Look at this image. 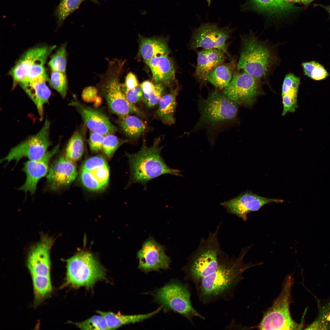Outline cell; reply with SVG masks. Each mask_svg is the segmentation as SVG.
I'll use <instances>...</instances> for the list:
<instances>
[{
    "label": "cell",
    "mask_w": 330,
    "mask_h": 330,
    "mask_svg": "<svg viewBox=\"0 0 330 330\" xmlns=\"http://www.w3.org/2000/svg\"><path fill=\"white\" fill-rule=\"evenodd\" d=\"M59 148L58 145L47 151L41 158L29 160L24 163L23 169L26 177L24 183L18 188L19 190L24 191L25 193L30 192L31 194L35 193L38 181L47 174L50 160L58 152Z\"/></svg>",
    "instance_id": "9a60e30c"
},
{
    "label": "cell",
    "mask_w": 330,
    "mask_h": 330,
    "mask_svg": "<svg viewBox=\"0 0 330 330\" xmlns=\"http://www.w3.org/2000/svg\"><path fill=\"white\" fill-rule=\"evenodd\" d=\"M80 176L82 184L88 189L96 191L103 189L89 171L82 169Z\"/></svg>",
    "instance_id": "ab89813d"
},
{
    "label": "cell",
    "mask_w": 330,
    "mask_h": 330,
    "mask_svg": "<svg viewBox=\"0 0 330 330\" xmlns=\"http://www.w3.org/2000/svg\"><path fill=\"white\" fill-rule=\"evenodd\" d=\"M235 64L233 61L229 63H222L205 75L202 79L207 81L216 88L223 90L232 79Z\"/></svg>",
    "instance_id": "484cf974"
},
{
    "label": "cell",
    "mask_w": 330,
    "mask_h": 330,
    "mask_svg": "<svg viewBox=\"0 0 330 330\" xmlns=\"http://www.w3.org/2000/svg\"><path fill=\"white\" fill-rule=\"evenodd\" d=\"M138 86V82L136 76L132 73L129 72L125 79L124 87L127 89H132Z\"/></svg>",
    "instance_id": "f6af8a7d"
},
{
    "label": "cell",
    "mask_w": 330,
    "mask_h": 330,
    "mask_svg": "<svg viewBox=\"0 0 330 330\" xmlns=\"http://www.w3.org/2000/svg\"><path fill=\"white\" fill-rule=\"evenodd\" d=\"M314 0H300V3L303 5L307 6L309 5Z\"/></svg>",
    "instance_id": "c3c4849f"
},
{
    "label": "cell",
    "mask_w": 330,
    "mask_h": 330,
    "mask_svg": "<svg viewBox=\"0 0 330 330\" xmlns=\"http://www.w3.org/2000/svg\"><path fill=\"white\" fill-rule=\"evenodd\" d=\"M84 145L83 139L82 134L78 131H76L67 144L65 156L73 162L78 160L83 154Z\"/></svg>",
    "instance_id": "1f68e13d"
},
{
    "label": "cell",
    "mask_w": 330,
    "mask_h": 330,
    "mask_svg": "<svg viewBox=\"0 0 330 330\" xmlns=\"http://www.w3.org/2000/svg\"><path fill=\"white\" fill-rule=\"evenodd\" d=\"M50 46H39L28 50L22 55L9 72L13 81V88L25 81L28 72L37 58Z\"/></svg>",
    "instance_id": "44dd1931"
},
{
    "label": "cell",
    "mask_w": 330,
    "mask_h": 330,
    "mask_svg": "<svg viewBox=\"0 0 330 330\" xmlns=\"http://www.w3.org/2000/svg\"><path fill=\"white\" fill-rule=\"evenodd\" d=\"M104 88L105 98L113 113L120 117L131 113L141 114L140 109L127 100L117 77H112L108 80Z\"/></svg>",
    "instance_id": "2e32d148"
},
{
    "label": "cell",
    "mask_w": 330,
    "mask_h": 330,
    "mask_svg": "<svg viewBox=\"0 0 330 330\" xmlns=\"http://www.w3.org/2000/svg\"><path fill=\"white\" fill-rule=\"evenodd\" d=\"M198 106L200 116L193 131L205 128L213 134L237 118L239 106L216 88L206 98L200 97Z\"/></svg>",
    "instance_id": "5b68a950"
},
{
    "label": "cell",
    "mask_w": 330,
    "mask_h": 330,
    "mask_svg": "<svg viewBox=\"0 0 330 330\" xmlns=\"http://www.w3.org/2000/svg\"><path fill=\"white\" fill-rule=\"evenodd\" d=\"M53 237L42 235L38 242L28 252L27 266L31 275L50 276V249L54 243Z\"/></svg>",
    "instance_id": "5bb4252c"
},
{
    "label": "cell",
    "mask_w": 330,
    "mask_h": 330,
    "mask_svg": "<svg viewBox=\"0 0 330 330\" xmlns=\"http://www.w3.org/2000/svg\"><path fill=\"white\" fill-rule=\"evenodd\" d=\"M160 137L156 138L153 145L148 147L144 140L138 152L127 153L130 169L128 186L139 183L146 189L148 182L163 174L181 175L180 170L171 168L165 163L160 154L163 147L160 146Z\"/></svg>",
    "instance_id": "3957f363"
},
{
    "label": "cell",
    "mask_w": 330,
    "mask_h": 330,
    "mask_svg": "<svg viewBox=\"0 0 330 330\" xmlns=\"http://www.w3.org/2000/svg\"><path fill=\"white\" fill-rule=\"evenodd\" d=\"M220 225L207 239L202 238L198 247L182 268L185 279L195 285L213 273L229 258L220 248L218 239Z\"/></svg>",
    "instance_id": "277c9868"
},
{
    "label": "cell",
    "mask_w": 330,
    "mask_h": 330,
    "mask_svg": "<svg viewBox=\"0 0 330 330\" xmlns=\"http://www.w3.org/2000/svg\"><path fill=\"white\" fill-rule=\"evenodd\" d=\"M225 53L215 49H204L197 53L195 75L200 79L216 67L224 63Z\"/></svg>",
    "instance_id": "603a6c76"
},
{
    "label": "cell",
    "mask_w": 330,
    "mask_h": 330,
    "mask_svg": "<svg viewBox=\"0 0 330 330\" xmlns=\"http://www.w3.org/2000/svg\"><path fill=\"white\" fill-rule=\"evenodd\" d=\"M155 85L151 82L146 80L143 82L140 87L143 94H149L153 90Z\"/></svg>",
    "instance_id": "bcb514c9"
},
{
    "label": "cell",
    "mask_w": 330,
    "mask_h": 330,
    "mask_svg": "<svg viewBox=\"0 0 330 330\" xmlns=\"http://www.w3.org/2000/svg\"><path fill=\"white\" fill-rule=\"evenodd\" d=\"M293 280L292 274L285 277L279 295L264 313L258 325L259 329L295 330L300 327L292 319L290 310Z\"/></svg>",
    "instance_id": "52a82bcc"
},
{
    "label": "cell",
    "mask_w": 330,
    "mask_h": 330,
    "mask_svg": "<svg viewBox=\"0 0 330 330\" xmlns=\"http://www.w3.org/2000/svg\"><path fill=\"white\" fill-rule=\"evenodd\" d=\"M49 80L45 73L18 84L35 104L41 120L43 117L44 105L48 102L51 95L46 83Z\"/></svg>",
    "instance_id": "d6986e66"
},
{
    "label": "cell",
    "mask_w": 330,
    "mask_h": 330,
    "mask_svg": "<svg viewBox=\"0 0 330 330\" xmlns=\"http://www.w3.org/2000/svg\"><path fill=\"white\" fill-rule=\"evenodd\" d=\"M50 86L64 98L67 94V82L65 73L52 71L49 80Z\"/></svg>",
    "instance_id": "d590c367"
},
{
    "label": "cell",
    "mask_w": 330,
    "mask_h": 330,
    "mask_svg": "<svg viewBox=\"0 0 330 330\" xmlns=\"http://www.w3.org/2000/svg\"><path fill=\"white\" fill-rule=\"evenodd\" d=\"M209 6L211 5V0H206Z\"/></svg>",
    "instance_id": "f907efd6"
},
{
    "label": "cell",
    "mask_w": 330,
    "mask_h": 330,
    "mask_svg": "<svg viewBox=\"0 0 330 330\" xmlns=\"http://www.w3.org/2000/svg\"><path fill=\"white\" fill-rule=\"evenodd\" d=\"M178 91V90L175 89L162 96L156 113V116L164 123L169 126L175 123L174 114Z\"/></svg>",
    "instance_id": "83f0119b"
},
{
    "label": "cell",
    "mask_w": 330,
    "mask_h": 330,
    "mask_svg": "<svg viewBox=\"0 0 330 330\" xmlns=\"http://www.w3.org/2000/svg\"><path fill=\"white\" fill-rule=\"evenodd\" d=\"M128 142V140L120 139L112 134H108L105 136L102 148L107 156L110 158L119 147Z\"/></svg>",
    "instance_id": "8d00e7d4"
},
{
    "label": "cell",
    "mask_w": 330,
    "mask_h": 330,
    "mask_svg": "<svg viewBox=\"0 0 330 330\" xmlns=\"http://www.w3.org/2000/svg\"><path fill=\"white\" fill-rule=\"evenodd\" d=\"M191 296L188 285L176 280L157 289L154 294L155 301L165 310H171L178 313L194 325L193 319L194 317L203 320L205 318L192 306Z\"/></svg>",
    "instance_id": "ba28073f"
},
{
    "label": "cell",
    "mask_w": 330,
    "mask_h": 330,
    "mask_svg": "<svg viewBox=\"0 0 330 330\" xmlns=\"http://www.w3.org/2000/svg\"><path fill=\"white\" fill-rule=\"evenodd\" d=\"M77 174L73 162L66 156H60L50 166L47 177V185L51 190H58L71 184Z\"/></svg>",
    "instance_id": "ac0fdd59"
},
{
    "label": "cell",
    "mask_w": 330,
    "mask_h": 330,
    "mask_svg": "<svg viewBox=\"0 0 330 330\" xmlns=\"http://www.w3.org/2000/svg\"><path fill=\"white\" fill-rule=\"evenodd\" d=\"M86 0L97 4L100 3L97 0H61L54 13L57 27L61 26L67 17L78 9L81 3Z\"/></svg>",
    "instance_id": "f546056e"
},
{
    "label": "cell",
    "mask_w": 330,
    "mask_h": 330,
    "mask_svg": "<svg viewBox=\"0 0 330 330\" xmlns=\"http://www.w3.org/2000/svg\"><path fill=\"white\" fill-rule=\"evenodd\" d=\"M318 5L324 8L328 12L330 16V5L328 6H324L321 5Z\"/></svg>",
    "instance_id": "681fc988"
},
{
    "label": "cell",
    "mask_w": 330,
    "mask_h": 330,
    "mask_svg": "<svg viewBox=\"0 0 330 330\" xmlns=\"http://www.w3.org/2000/svg\"><path fill=\"white\" fill-rule=\"evenodd\" d=\"M107 165L105 160L102 157L95 156L92 157L84 163L82 169L90 171L97 168Z\"/></svg>",
    "instance_id": "7bdbcfd3"
},
{
    "label": "cell",
    "mask_w": 330,
    "mask_h": 330,
    "mask_svg": "<svg viewBox=\"0 0 330 330\" xmlns=\"http://www.w3.org/2000/svg\"><path fill=\"white\" fill-rule=\"evenodd\" d=\"M164 246L149 237L137 253L139 260L138 267L145 273L169 268L170 258L166 254Z\"/></svg>",
    "instance_id": "7c38bea8"
},
{
    "label": "cell",
    "mask_w": 330,
    "mask_h": 330,
    "mask_svg": "<svg viewBox=\"0 0 330 330\" xmlns=\"http://www.w3.org/2000/svg\"><path fill=\"white\" fill-rule=\"evenodd\" d=\"M123 91L127 100L133 104L142 100L143 92L139 86L132 89H127L123 87Z\"/></svg>",
    "instance_id": "60d3db41"
},
{
    "label": "cell",
    "mask_w": 330,
    "mask_h": 330,
    "mask_svg": "<svg viewBox=\"0 0 330 330\" xmlns=\"http://www.w3.org/2000/svg\"><path fill=\"white\" fill-rule=\"evenodd\" d=\"M35 301L39 303L51 293L52 287L50 276L31 275Z\"/></svg>",
    "instance_id": "4dcf8cb0"
},
{
    "label": "cell",
    "mask_w": 330,
    "mask_h": 330,
    "mask_svg": "<svg viewBox=\"0 0 330 330\" xmlns=\"http://www.w3.org/2000/svg\"><path fill=\"white\" fill-rule=\"evenodd\" d=\"M145 63L150 69L155 82H167L174 78L173 64L168 56L154 57Z\"/></svg>",
    "instance_id": "cb8c5ba5"
},
{
    "label": "cell",
    "mask_w": 330,
    "mask_h": 330,
    "mask_svg": "<svg viewBox=\"0 0 330 330\" xmlns=\"http://www.w3.org/2000/svg\"><path fill=\"white\" fill-rule=\"evenodd\" d=\"M250 248L242 249L237 258H229L217 270L195 285L201 302L207 305L232 299L237 287L243 279L244 272L258 264L244 262V258Z\"/></svg>",
    "instance_id": "6da1fadb"
},
{
    "label": "cell",
    "mask_w": 330,
    "mask_h": 330,
    "mask_svg": "<svg viewBox=\"0 0 330 330\" xmlns=\"http://www.w3.org/2000/svg\"><path fill=\"white\" fill-rule=\"evenodd\" d=\"M120 126L125 134L129 138L136 139L145 131L146 126L137 117L129 115L120 117Z\"/></svg>",
    "instance_id": "f1b7e54d"
},
{
    "label": "cell",
    "mask_w": 330,
    "mask_h": 330,
    "mask_svg": "<svg viewBox=\"0 0 330 330\" xmlns=\"http://www.w3.org/2000/svg\"><path fill=\"white\" fill-rule=\"evenodd\" d=\"M263 83V81L244 71L236 72L222 92L238 106L250 108L257 97L264 94L262 88Z\"/></svg>",
    "instance_id": "9c48e42d"
},
{
    "label": "cell",
    "mask_w": 330,
    "mask_h": 330,
    "mask_svg": "<svg viewBox=\"0 0 330 330\" xmlns=\"http://www.w3.org/2000/svg\"><path fill=\"white\" fill-rule=\"evenodd\" d=\"M74 324L82 330H110L104 317L100 314Z\"/></svg>",
    "instance_id": "e575fe53"
},
{
    "label": "cell",
    "mask_w": 330,
    "mask_h": 330,
    "mask_svg": "<svg viewBox=\"0 0 330 330\" xmlns=\"http://www.w3.org/2000/svg\"><path fill=\"white\" fill-rule=\"evenodd\" d=\"M105 136L101 134L92 132L90 135L89 144L91 150L93 152H97L102 148Z\"/></svg>",
    "instance_id": "b9f144b4"
},
{
    "label": "cell",
    "mask_w": 330,
    "mask_h": 330,
    "mask_svg": "<svg viewBox=\"0 0 330 330\" xmlns=\"http://www.w3.org/2000/svg\"><path fill=\"white\" fill-rule=\"evenodd\" d=\"M305 75L316 80H320L327 78L328 73L324 68L318 63L312 61L302 64Z\"/></svg>",
    "instance_id": "d6a6232c"
},
{
    "label": "cell",
    "mask_w": 330,
    "mask_h": 330,
    "mask_svg": "<svg viewBox=\"0 0 330 330\" xmlns=\"http://www.w3.org/2000/svg\"><path fill=\"white\" fill-rule=\"evenodd\" d=\"M164 87L161 84L155 85L149 94H143L142 100L149 107H154L159 104L164 90Z\"/></svg>",
    "instance_id": "74e56055"
},
{
    "label": "cell",
    "mask_w": 330,
    "mask_h": 330,
    "mask_svg": "<svg viewBox=\"0 0 330 330\" xmlns=\"http://www.w3.org/2000/svg\"><path fill=\"white\" fill-rule=\"evenodd\" d=\"M66 44L62 45L51 57L48 64L52 71L65 73L67 63Z\"/></svg>",
    "instance_id": "836d02e7"
},
{
    "label": "cell",
    "mask_w": 330,
    "mask_h": 330,
    "mask_svg": "<svg viewBox=\"0 0 330 330\" xmlns=\"http://www.w3.org/2000/svg\"><path fill=\"white\" fill-rule=\"evenodd\" d=\"M97 91L94 87L88 86L83 90L82 94V98L86 102H91L95 99Z\"/></svg>",
    "instance_id": "ee69618b"
},
{
    "label": "cell",
    "mask_w": 330,
    "mask_h": 330,
    "mask_svg": "<svg viewBox=\"0 0 330 330\" xmlns=\"http://www.w3.org/2000/svg\"><path fill=\"white\" fill-rule=\"evenodd\" d=\"M283 200L269 198L259 196L250 191H246L238 196L221 204L227 212L235 215L244 221L247 220V215L258 211L264 205L271 203H282Z\"/></svg>",
    "instance_id": "4fadbf2b"
},
{
    "label": "cell",
    "mask_w": 330,
    "mask_h": 330,
    "mask_svg": "<svg viewBox=\"0 0 330 330\" xmlns=\"http://www.w3.org/2000/svg\"><path fill=\"white\" fill-rule=\"evenodd\" d=\"M65 284L73 288H92L105 278V270L90 252H79L66 260Z\"/></svg>",
    "instance_id": "8992f818"
},
{
    "label": "cell",
    "mask_w": 330,
    "mask_h": 330,
    "mask_svg": "<svg viewBox=\"0 0 330 330\" xmlns=\"http://www.w3.org/2000/svg\"><path fill=\"white\" fill-rule=\"evenodd\" d=\"M284 2L288 5L294 6L295 4L300 3V0H284Z\"/></svg>",
    "instance_id": "7dc6e473"
},
{
    "label": "cell",
    "mask_w": 330,
    "mask_h": 330,
    "mask_svg": "<svg viewBox=\"0 0 330 330\" xmlns=\"http://www.w3.org/2000/svg\"><path fill=\"white\" fill-rule=\"evenodd\" d=\"M140 37L139 52L145 62L154 57L168 56L169 51L164 42L156 38Z\"/></svg>",
    "instance_id": "4316f807"
},
{
    "label": "cell",
    "mask_w": 330,
    "mask_h": 330,
    "mask_svg": "<svg viewBox=\"0 0 330 330\" xmlns=\"http://www.w3.org/2000/svg\"><path fill=\"white\" fill-rule=\"evenodd\" d=\"M300 78L292 73L287 74L282 86L281 95L283 104L282 115L294 112L298 107L297 97Z\"/></svg>",
    "instance_id": "7402d4cb"
},
{
    "label": "cell",
    "mask_w": 330,
    "mask_h": 330,
    "mask_svg": "<svg viewBox=\"0 0 330 330\" xmlns=\"http://www.w3.org/2000/svg\"><path fill=\"white\" fill-rule=\"evenodd\" d=\"M240 57L237 67L262 81L266 79L276 65L278 59L274 47L251 32L241 37Z\"/></svg>",
    "instance_id": "7a4b0ae2"
},
{
    "label": "cell",
    "mask_w": 330,
    "mask_h": 330,
    "mask_svg": "<svg viewBox=\"0 0 330 330\" xmlns=\"http://www.w3.org/2000/svg\"><path fill=\"white\" fill-rule=\"evenodd\" d=\"M69 105L75 108L85 125L91 131L105 136L117 131L116 127L100 110L86 105L76 100L72 101Z\"/></svg>",
    "instance_id": "e0dca14e"
},
{
    "label": "cell",
    "mask_w": 330,
    "mask_h": 330,
    "mask_svg": "<svg viewBox=\"0 0 330 330\" xmlns=\"http://www.w3.org/2000/svg\"><path fill=\"white\" fill-rule=\"evenodd\" d=\"M89 171L103 188L107 185L109 176L108 165L99 167Z\"/></svg>",
    "instance_id": "f35d334b"
},
{
    "label": "cell",
    "mask_w": 330,
    "mask_h": 330,
    "mask_svg": "<svg viewBox=\"0 0 330 330\" xmlns=\"http://www.w3.org/2000/svg\"><path fill=\"white\" fill-rule=\"evenodd\" d=\"M300 9L295 5H287L284 0H248L241 7L242 11L251 10L279 17Z\"/></svg>",
    "instance_id": "ffe728a7"
},
{
    "label": "cell",
    "mask_w": 330,
    "mask_h": 330,
    "mask_svg": "<svg viewBox=\"0 0 330 330\" xmlns=\"http://www.w3.org/2000/svg\"><path fill=\"white\" fill-rule=\"evenodd\" d=\"M50 126V122L46 119L42 128L37 134L12 148L1 161H6L7 164L15 160L17 163L24 158L32 160L42 157L51 145L49 138Z\"/></svg>",
    "instance_id": "30bf717a"
},
{
    "label": "cell",
    "mask_w": 330,
    "mask_h": 330,
    "mask_svg": "<svg viewBox=\"0 0 330 330\" xmlns=\"http://www.w3.org/2000/svg\"><path fill=\"white\" fill-rule=\"evenodd\" d=\"M233 29L229 27L221 28L217 24L202 23L194 29L191 36L190 47L194 49H215L220 50L231 56L228 51L227 40L231 37Z\"/></svg>",
    "instance_id": "8fae6325"
},
{
    "label": "cell",
    "mask_w": 330,
    "mask_h": 330,
    "mask_svg": "<svg viewBox=\"0 0 330 330\" xmlns=\"http://www.w3.org/2000/svg\"><path fill=\"white\" fill-rule=\"evenodd\" d=\"M162 308L161 306L151 313L134 315H123L120 313L116 314L110 311L97 310L96 312L104 317L110 330H113L123 325L141 322L157 314Z\"/></svg>",
    "instance_id": "d4e9b609"
},
{
    "label": "cell",
    "mask_w": 330,
    "mask_h": 330,
    "mask_svg": "<svg viewBox=\"0 0 330 330\" xmlns=\"http://www.w3.org/2000/svg\"><path fill=\"white\" fill-rule=\"evenodd\" d=\"M327 320L330 321V313L327 317Z\"/></svg>",
    "instance_id": "816d5d0a"
}]
</instances>
